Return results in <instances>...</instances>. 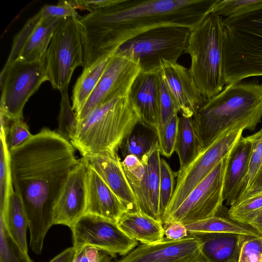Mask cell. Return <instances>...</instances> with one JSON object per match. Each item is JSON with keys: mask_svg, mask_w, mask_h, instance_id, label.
Masks as SVG:
<instances>
[{"mask_svg": "<svg viewBox=\"0 0 262 262\" xmlns=\"http://www.w3.org/2000/svg\"><path fill=\"white\" fill-rule=\"evenodd\" d=\"M112 54L103 57L89 68L84 69L73 90L72 108L77 115L96 87Z\"/></svg>", "mask_w": 262, "mask_h": 262, "instance_id": "obj_26", "label": "cell"}, {"mask_svg": "<svg viewBox=\"0 0 262 262\" xmlns=\"http://www.w3.org/2000/svg\"><path fill=\"white\" fill-rule=\"evenodd\" d=\"M158 143L157 131L139 123L123 142L120 149L124 158L133 155L140 160Z\"/></svg>", "mask_w": 262, "mask_h": 262, "instance_id": "obj_28", "label": "cell"}, {"mask_svg": "<svg viewBox=\"0 0 262 262\" xmlns=\"http://www.w3.org/2000/svg\"><path fill=\"white\" fill-rule=\"evenodd\" d=\"M223 17L212 13L191 31L185 53L191 58L189 69L206 99L218 94L225 85L223 69Z\"/></svg>", "mask_w": 262, "mask_h": 262, "instance_id": "obj_6", "label": "cell"}, {"mask_svg": "<svg viewBox=\"0 0 262 262\" xmlns=\"http://www.w3.org/2000/svg\"><path fill=\"white\" fill-rule=\"evenodd\" d=\"M46 81V55L33 61L16 59L5 64L0 76V113L10 120L24 119L26 102Z\"/></svg>", "mask_w": 262, "mask_h": 262, "instance_id": "obj_9", "label": "cell"}, {"mask_svg": "<svg viewBox=\"0 0 262 262\" xmlns=\"http://www.w3.org/2000/svg\"><path fill=\"white\" fill-rule=\"evenodd\" d=\"M139 122L128 96H119L97 106L78 122L70 142L82 157L115 155Z\"/></svg>", "mask_w": 262, "mask_h": 262, "instance_id": "obj_4", "label": "cell"}, {"mask_svg": "<svg viewBox=\"0 0 262 262\" xmlns=\"http://www.w3.org/2000/svg\"><path fill=\"white\" fill-rule=\"evenodd\" d=\"M191 30L179 26L157 27L127 40L115 51L138 60L142 72H158L161 61L177 62L185 53Z\"/></svg>", "mask_w": 262, "mask_h": 262, "instance_id": "obj_7", "label": "cell"}, {"mask_svg": "<svg viewBox=\"0 0 262 262\" xmlns=\"http://www.w3.org/2000/svg\"><path fill=\"white\" fill-rule=\"evenodd\" d=\"M217 0H115L80 21L83 69L90 67L134 36L157 27L193 30L209 15Z\"/></svg>", "mask_w": 262, "mask_h": 262, "instance_id": "obj_2", "label": "cell"}, {"mask_svg": "<svg viewBox=\"0 0 262 262\" xmlns=\"http://www.w3.org/2000/svg\"><path fill=\"white\" fill-rule=\"evenodd\" d=\"M261 119L262 83L254 81L226 85L193 117L203 149L231 129H254Z\"/></svg>", "mask_w": 262, "mask_h": 262, "instance_id": "obj_3", "label": "cell"}, {"mask_svg": "<svg viewBox=\"0 0 262 262\" xmlns=\"http://www.w3.org/2000/svg\"><path fill=\"white\" fill-rule=\"evenodd\" d=\"M245 128L238 127L228 130L203 148L184 169L177 172L172 197L162 220L174 211L192 190L232 150Z\"/></svg>", "mask_w": 262, "mask_h": 262, "instance_id": "obj_11", "label": "cell"}, {"mask_svg": "<svg viewBox=\"0 0 262 262\" xmlns=\"http://www.w3.org/2000/svg\"><path fill=\"white\" fill-rule=\"evenodd\" d=\"M230 152L192 190L180 205L162 221L187 225L215 215L222 209L226 170Z\"/></svg>", "mask_w": 262, "mask_h": 262, "instance_id": "obj_10", "label": "cell"}, {"mask_svg": "<svg viewBox=\"0 0 262 262\" xmlns=\"http://www.w3.org/2000/svg\"><path fill=\"white\" fill-rule=\"evenodd\" d=\"M87 166L85 214L97 215L117 223L127 212L126 207L95 170L88 164Z\"/></svg>", "mask_w": 262, "mask_h": 262, "instance_id": "obj_20", "label": "cell"}, {"mask_svg": "<svg viewBox=\"0 0 262 262\" xmlns=\"http://www.w3.org/2000/svg\"><path fill=\"white\" fill-rule=\"evenodd\" d=\"M0 262H33L14 240L0 217Z\"/></svg>", "mask_w": 262, "mask_h": 262, "instance_id": "obj_33", "label": "cell"}, {"mask_svg": "<svg viewBox=\"0 0 262 262\" xmlns=\"http://www.w3.org/2000/svg\"><path fill=\"white\" fill-rule=\"evenodd\" d=\"M262 6V0H217L211 13L223 18L243 14Z\"/></svg>", "mask_w": 262, "mask_h": 262, "instance_id": "obj_36", "label": "cell"}, {"mask_svg": "<svg viewBox=\"0 0 262 262\" xmlns=\"http://www.w3.org/2000/svg\"><path fill=\"white\" fill-rule=\"evenodd\" d=\"M110 262H112V261H110Z\"/></svg>", "mask_w": 262, "mask_h": 262, "instance_id": "obj_49", "label": "cell"}, {"mask_svg": "<svg viewBox=\"0 0 262 262\" xmlns=\"http://www.w3.org/2000/svg\"><path fill=\"white\" fill-rule=\"evenodd\" d=\"M77 249L73 246L68 248L56 255L49 262H73Z\"/></svg>", "mask_w": 262, "mask_h": 262, "instance_id": "obj_45", "label": "cell"}, {"mask_svg": "<svg viewBox=\"0 0 262 262\" xmlns=\"http://www.w3.org/2000/svg\"><path fill=\"white\" fill-rule=\"evenodd\" d=\"M141 72L138 60L114 51L96 87L76 115L78 122L93 110L119 96H128L135 79Z\"/></svg>", "mask_w": 262, "mask_h": 262, "instance_id": "obj_13", "label": "cell"}, {"mask_svg": "<svg viewBox=\"0 0 262 262\" xmlns=\"http://www.w3.org/2000/svg\"><path fill=\"white\" fill-rule=\"evenodd\" d=\"M185 226L188 232L233 233L254 236H262L252 226L239 223L217 213L215 215Z\"/></svg>", "mask_w": 262, "mask_h": 262, "instance_id": "obj_27", "label": "cell"}, {"mask_svg": "<svg viewBox=\"0 0 262 262\" xmlns=\"http://www.w3.org/2000/svg\"><path fill=\"white\" fill-rule=\"evenodd\" d=\"M33 135L24 119L11 120L6 137L9 150H10L24 144Z\"/></svg>", "mask_w": 262, "mask_h": 262, "instance_id": "obj_40", "label": "cell"}, {"mask_svg": "<svg viewBox=\"0 0 262 262\" xmlns=\"http://www.w3.org/2000/svg\"><path fill=\"white\" fill-rule=\"evenodd\" d=\"M48 81L60 92L67 89L75 69L83 68L84 49L80 18H63L56 27L46 53Z\"/></svg>", "mask_w": 262, "mask_h": 262, "instance_id": "obj_8", "label": "cell"}, {"mask_svg": "<svg viewBox=\"0 0 262 262\" xmlns=\"http://www.w3.org/2000/svg\"><path fill=\"white\" fill-rule=\"evenodd\" d=\"M79 262H110L112 257L105 252L92 246H84L78 249Z\"/></svg>", "mask_w": 262, "mask_h": 262, "instance_id": "obj_43", "label": "cell"}, {"mask_svg": "<svg viewBox=\"0 0 262 262\" xmlns=\"http://www.w3.org/2000/svg\"><path fill=\"white\" fill-rule=\"evenodd\" d=\"M179 121L178 114H175L157 130L160 154L167 158H170L174 151Z\"/></svg>", "mask_w": 262, "mask_h": 262, "instance_id": "obj_37", "label": "cell"}, {"mask_svg": "<svg viewBox=\"0 0 262 262\" xmlns=\"http://www.w3.org/2000/svg\"><path fill=\"white\" fill-rule=\"evenodd\" d=\"M60 93L61 100L58 117V127L57 132L71 141L75 136L78 121L76 113L70 103L68 89Z\"/></svg>", "mask_w": 262, "mask_h": 262, "instance_id": "obj_34", "label": "cell"}, {"mask_svg": "<svg viewBox=\"0 0 262 262\" xmlns=\"http://www.w3.org/2000/svg\"><path fill=\"white\" fill-rule=\"evenodd\" d=\"M6 137L5 134H0V214L4 212L8 198L14 190L12 182L10 151L7 146Z\"/></svg>", "mask_w": 262, "mask_h": 262, "instance_id": "obj_31", "label": "cell"}, {"mask_svg": "<svg viewBox=\"0 0 262 262\" xmlns=\"http://www.w3.org/2000/svg\"><path fill=\"white\" fill-rule=\"evenodd\" d=\"M251 143L243 136L231 150L226 170L224 200L231 206L237 200L246 177L249 164Z\"/></svg>", "mask_w": 262, "mask_h": 262, "instance_id": "obj_22", "label": "cell"}, {"mask_svg": "<svg viewBox=\"0 0 262 262\" xmlns=\"http://www.w3.org/2000/svg\"><path fill=\"white\" fill-rule=\"evenodd\" d=\"M63 19L42 18L39 11L28 20L16 36L6 64L16 59L33 61L43 57L46 55L56 27Z\"/></svg>", "mask_w": 262, "mask_h": 262, "instance_id": "obj_15", "label": "cell"}, {"mask_svg": "<svg viewBox=\"0 0 262 262\" xmlns=\"http://www.w3.org/2000/svg\"><path fill=\"white\" fill-rule=\"evenodd\" d=\"M75 149L57 131L43 127L9 150L13 188L24 204L30 246L36 254L53 225L54 210L67 180L80 161Z\"/></svg>", "mask_w": 262, "mask_h": 262, "instance_id": "obj_1", "label": "cell"}, {"mask_svg": "<svg viewBox=\"0 0 262 262\" xmlns=\"http://www.w3.org/2000/svg\"><path fill=\"white\" fill-rule=\"evenodd\" d=\"M73 247L76 249L92 246L107 253L112 258L124 256L138 244L115 223L91 214H83L70 228Z\"/></svg>", "mask_w": 262, "mask_h": 262, "instance_id": "obj_12", "label": "cell"}, {"mask_svg": "<svg viewBox=\"0 0 262 262\" xmlns=\"http://www.w3.org/2000/svg\"><path fill=\"white\" fill-rule=\"evenodd\" d=\"M88 166L82 158L70 174L55 205L53 225L71 228L83 214L86 204Z\"/></svg>", "mask_w": 262, "mask_h": 262, "instance_id": "obj_16", "label": "cell"}, {"mask_svg": "<svg viewBox=\"0 0 262 262\" xmlns=\"http://www.w3.org/2000/svg\"><path fill=\"white\" fill-rule=\"evenodd\" d=\"M124 170L137 200L140 211L153 217L144 160L142 159L138 164L129 168H124Z\"/></svg>", "mask_w": 262, "mask_h": 262, "instance_id": "obj_30", "label": "cell"}, {"mask_svg": "<svg viewBox=\"0 0 262 262\" xmlns=\"http://www.w3.org/2000/svg\"><path fill=\"white\" fill-rule=\"evenodd\" d=\"M247 137L251 143L248 170L239 196L235 203L242 200L246 196L262 165V129Z\"/></svg>", "mask_w": 262, "mask_h": 262, "instance_id": "obj_32", "label": "cell"}, {"mask_svg": "<svg viewBox=\"0 0 262 262\" xmlns=\"http://www.w3.org/2000/svg\"><path fill=\"white\" fill-rule=\"evenodd\" d=\"M201 245L188 234L180 239L164 237L150 244H141L116 262H204Z\"/></svg>", "mask_w": 262, "mask_h": 262, "instance_id": "obj_14", "label": "cell"}, {"mask_svg": "<svg viewBox=\"0 0 262 262\" xmlns=\"http://www.w3.org/2000/svg\"><path fill=\"white\" fill-rule=\"evenodd\" d=\"M203 149L193 117L181 115L174 151L179 157L181 171L187 167Z\"/></svg>", "mask_w": 262, "mask_h": 262, "instance_id": "obj_24", "label": "cell"}, {"mask_svg": "<svg viewBox=\"0 0 262 262\" xmlns=\"http://www.w3.org/2000/svg\"><path fill=\"white\" fill-rule=\"evenodd\" d=\"M164 229L165 235L169 239H180L189 234L185 225L180 223L170 224L165 227Z\"/></svg>", "mask_w": 262, "mask_h": 262, "instance_id": "obj_44", "label": "cell"}, {"mask_svg": "<svg viewBox=\"0 0 262 262\" xmlns=\"http://www.w3.org/2000/svg\"><path fill=\"white\" fill-rule=\"evenodd\" d=\"M160 72L179 113L193 117L207 99L201 94L189 69L177 62L162 60Z\"/></svg>", "mask_w": 262, "mask_h": 262, "instance_id": "obj_17", "label": "cell"}, {"mask_svg": "<svg viewBox=\"0 0 262 262\" xmlns=\"http://www.w3.org/2000/svg\"><path fill=\"white\" fill-rule=\"evenodd\" d=\"M222 54L225 85L262 76V6L223 18Z\"/></svg>", "mask_w": 262, "mask_h": 262, "instance_id": "obj_5", "label": "cell"}, {"mask_svg": "<svg viewBox=\"0 0 262 262\" xmlns=\"http://www.w3.org/2000/svg\"><path fill=\"white\" fill-rule=\"evenodd\" d=\"M174 172L166 160L161 158L160 181V206L162 219L172 197L175 188Z\"/></svg>", "mask_w": 262, "mask_h": 262, "instance_id": "obj_38", "label": "cell"}, {"mask_svg": "<svg viewBox=\"0 0 262 262\" xmlns=\"http://www.w3.org/2000/svg\"><path fill=\"white\" fill-rule=\"evenodd\" d=\"M6 228L16 243L28 252L26 232L28 221L24 204L14 190L9 195L4 212L0 214Z\"/></svg>", "mask_w": 262, "mask_h": 262, "instance_id": "obj_25", "label": "cell"}, {"mask_svg": "<svg viewBox=\"0 0 262 262\" xmlns=\"http://www.w3.org/2000/svg\"><path fill=\"white\" fill-rule=\"evenodd\" d=\"M82 158L116 195L127 212L140 211L118 154L85 156Z\"/></svg>", "mask_w": 262, "mask_h": 262, "instance_id": "obj_19", "label": "cell"}, {"mask_svg": "<svg viewBox=\"0 0 262 262\" xmlns=\"http://www.w3.org/2000/svg\"><path fill=\"white\" fill-rule=\"evenodd\" d=\"M261 210L262 191L232 204L228 211V215L231 219L246 224L251 217Z\"/></svg>", "mask_w": 262, "mask_h": 262, "instance_id": "obj_35", "label": "cell"}, {"mask_svg": "<svg viewBox=\"0 0 262 262\" xmlns=\"http://www.w3.org/2000/svg\"><path fill=\"white\" fill-rule=\"evenodd\" d=\"M160 152L158 143L143 157L146 167V179L153 218L162 223L160 206Z\"/></svg>", "mask_w": 262, "mask_h": 262, "instance_id": "obj_29", "label": "cell"}, {"mask_svg": "<svg viewBox=\"0 0 262 262\" xmlns=\"http://www.w3.org/2000/svg\"><path fill=\"white\" fill-rule=\"evenodd\" d=\"M117 223L127 235L142 244H153L164 238L162 223L141 211L126 212Z\"/></svg>", "mask_w": 262, "mask_h": 262, "instance_id": "obj_23", "label": "cell"}, {"mask_svg": "<svg viewBox=\"0 0 262 262\" xmlns=\"http://www.w3.org/2000/svg\"><path fill=\"white\" fill-rule=\"evenodd\" d=\"M246 224L252 226L262 236V210L251 217Z\"/></svg>", "mask_w": 262, "mask_h": 262, "instance_id": "obj_47", "label": "cell"}, {"mask_svg": "<svg viewBox=\"0 0 262 262\" xmlns=\"http://www.w3.org/2000/svg\"><path fill=\"white\" fill-rule=\"evenodd\" d=\"M42 18L78 17L72 1H59L56 5H45L40 10Z\"/></svg>", "mask_w": 262, "mask_h": 262, "instance_id": "obj_42", "label": "cell"}, {"mask_svg": "<svg viewBox=\"0 0 262 262\" xmlns=\"http://www.w3.org/2000/svg\"><path fill=\"white\" fill-rule=\"evenodd\" d=\"M73 262H79V251L77 249L76 254Z\"/></svg>", "mask_w": 262, "mask_h": 262, "instance_id": "obj_48", "label": "cell"}, {"mask_svg": "<svg viewBox=\"0 0 262 262\" xmlns=\"http://www.w3.org/2000/svg\"><path fill=\"white\" fill-rule=\"evenodd\" d=\"M201 245L204 262H238L246 235L220 232H188Z\"/></svg>", "mask_w": 262, "mask_h": 262, "instance_id": "obj_21", "label": "cell"}, {"mask_svg": "<svg viewBox=\"0 0 262 262\" xmlns=\"http://www.w3.org/2000/svg\"><path fill=\"white\" fill-rule=\"evenodd\" d=\"M159 76L160 126L165 124L173 115L178 114L179 111L160 71L159 72Z\"/></svg>", "mask_w": 262, "mask_h": 262, "instance_id": "obj_39", "label": "cell"}, {"mask_svg": "<svg viewBox=\"0 0 262 262\" xmlns=\"http://www.w3.org/2000/svg\"><path fill=\"white\" fill-rule=\"evenodd\" d=\"M159 72H141L128 94V100L139 122L156 131L160 123Z\"/></svg>", "mask_w": 262, "mask_h": 262, "instance_id": "obj_18", "label": "cell"}, {"mask_svg": "<svg viewBox=\"0 0 262 262\" xmlns=\"http://www.w3.org/2000/svg\"><path fill=\"white\" fill-rule=\"evenodd\" d=\"M238 262H262V236L246 235Z\"/></svg>", "mask_w": 262, "mask_h": 262, "instance_id": "obj_41", "label": "cell"}, {"mask_svg": "<svg viewBox=\"0 0 262 262\" xmlns=\"http://www.w3.org/2000/svg\"><path fill=\"white\" fill-rule=\"evenodd\" d=\"M261 191H262V165L255 176L247 194L242 200Z\"/></svg>", "mask_w": 262, "mask_h": 262, "instance_id": "obj_46", "label": "cell"}]
</instances>
